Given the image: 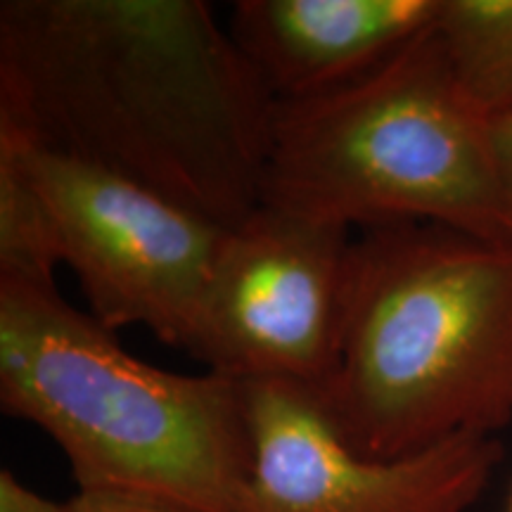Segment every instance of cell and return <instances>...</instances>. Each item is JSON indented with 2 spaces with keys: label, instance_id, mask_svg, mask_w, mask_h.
<instances>
[{
  "label": "cell",
  "instance_id": "1",
  "mask_svg": "<svg viewBox=\"0 0 512 512\" xmlns=\"http://www.w3.org/2000/svg\"><path fill=\"white\" fill-rule=\"evenodd\" d=\"M273 102L204 0L0 5V128L223 228L261 204Z\"/></svg>",
  "mask_w": 512,
  "mask_h": 512
},
{
  "label": "cell",
  "instance_id": "2",
  "mask_svg": "<svg viewBox=\"0 0 512 512\" xmlns=\"http://www.w3.org/2000/svg\"><path fill=\"white\" fill-rule=\"evenodd\" d=\"M316 392L368 458L512 427V242L437 223L361 230L342 342Z\"/></svg>",
  "mask_w": 512,
  "mask_h": 512
},
{
  "label": "cell",
  "instance_id": "3",
  "mask_svg": "<svg viewBox=\"0 0 512 512\" xmlns=\"http://www.w3.org/2000/svg\"><path fill=\"white\" fill-rule=\"evenodd\" d=\"M0 406L62 448L79 491L240 512L252 465L242 382L140 361L55 285L0 280Z\"/></svg>",
  "mask_w": 512,
  "mask_h": 512
},
{
  "label": "cell",
  "instance_id": "4",
  "mask_svg": "<svg viewBox=\"0 0 512 512\" xmlns=\"http://www.w3.org/2000/svg\"><path fill=\"white\" fill-rule=\"evenodd\" d=\"M261 204L347 228L437 223L512 242L494 119L460 88L434 24L337 91L273 102Z\"/></svg>",
  "mask_w": 512,
  "mask_h": 512
},
{
  "label": "cell",
  "instance_id": "5",
  "mask_svg": "<svg viewBox=\"0 0 512 512\" xmlns=\"http://www.w3.org/2000/svg\"><path fill=\"white\" fill-rule=\"evenodd\" d=\"M46 209L57 261L79 280L107 330L145 325L190 351L228 228L169 197L0 128Z\"/></svg>",
  "mask_w": 512,
  "mask_h": 512
},
{
  "label": "cell",
  "instance_id": "6",
  "mask_svg": "<svg viewBox=\"0 0 512 512\" xmlns=\"http://www.w3.org/2000/svg\"><path fill=\"white\" fill-rule=\"evenodd\" d=\"M351 228L259 204L228 228L188 354L238 382L320 389L347 313Z\"/></svg>",
  "mask_w": 512,
  "mask_h": 512
},
{
  "label": "cell",
  "instance_id": "7",
  "mask_svg": "<svg viewBox=\"0 0 512 512\" xmlns=\"http://www.w3.org/2000/svg\"><path fill=\"white\" fill-rule=\"evenodd\" d=\"M252 465L240 512H467L505 456L498 437L458 434L399 458H368L337 432L313 387L247 380Z\"/></svg>",
  "mask_w": 512,
  "mask_h": 512
},
{
  "label": "cell",
  "instance_id": "8",
  "mask_svg": "<svg viewBox=\"0 0 512 512\" xmlns=\"http://www.w3.org/2000/svg\"><path fill=\"white\" fill-rule=\"evenodd\" d=\"M439 0H240L228 34L275 102L361 79L434 24Z\"/></svg>",
  "mask_w": 512,
  "mask_h": 512
},
{
  "label": "cell",
  "instance_id": "9",
  "mask_svg": "<svg viewBox=\"0 0 512 512\" xmlns=\"http://www.w3.org/2000/svg\"><path fill=\"white\" fill-rule=\"evenodd\" d=\"M434 34L467 98L489 119L512 114V0H439Z\"/></svg>",
  "mask_w": 512,
  "mask_h": 512
},
{
  "label": "cell",
  "instance_id": "10",
  "mask_svg": "<svg viewBox=\"0 0 512 512\" xmlns=\"http://www.w3.org/2000/svg\"><path fill=\"white\" fill-rule=\"evenodd\" d=\"M60 266L41 197L10 145L0 143V280L55 285Z\"/></svg>",
  "mask_w": 512,
  "mask_h": 512
},
{
  "label": "cell",
  "instance_id": "11",
  "mask_svg": "<svg viewBox=\"0 0 512 512\" xmlns=\"http://www.w3.org/2000/svg\"><path fill=\"white\" fill-rule=\"evenodd\" d=\"M72 503L76 512H190L181 505L124 491H79Z\"/></svg>",
  "mask_w": 512,
  "mask_h": 512
},
{
  "label": "cell",
  "instance_id": "12",
  "mask_svg": "<svg viewBox=\"0 0 512 512\" xmlns=\"http://www.w3.org/2000/svg\"><path fill=\"white\" fill-rule=\"evenodd\" d=\"M0 512H76L74 503H57L36 494L27 484L19 482L8 467L0 470Z\"/></svg>",
  "mask_w": 512,
  "mask_h": 512
},
{
  "label": "cell",
  "instance_id": "13",
  "mask_svg": "<svg viewBox=\"0 0 512 512\" xmlns=\"http://www.w3.org/2000/svg\"><path fill=\"white\" fill-rule=\"evenodd\" d=\"M494 147L498 174H501L503 190L512 214V114L510 117L494 119Z\"/></svg>",
  "mask_w": 512,
  "mask_h": 512
},
{
  "label": "cell",
  "instance_id": "14",
  "mask_svg": "<svg viewBox=\"0 0 512 512\" xmlns=\"http://www.w3.org/2000/svg\"><path fill=\"white\" fill-rule=\"evenodd\" d=\"M508 512H512V494H510V503H508Z\"/></svg>",
  "mask_w": 512,
  "mask_h": 512
}]
</instances>
